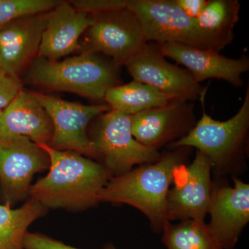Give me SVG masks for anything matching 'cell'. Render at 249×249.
Masks as SVG:
<instances>
[{"label": "cell", "instance_id": "18", "mask_svg": "<svg viewBox=\"0 0 249 249\" xmlns=\"http://www.w3.org/2000/svg\"><path fill=\"white\" fill-rule=\"evenodd\" d=\"M175 99L153 87L136 80L111 88L104 98L111 109L129 116L165 106Z\"/></svg>", "mask_w": 249, "mask_h": 249}, {"label": "cell", "instance_id": "16", "mask_svg": "<svg viewBox=\"0 0 249 249\" xmlns=\"http://www.w3.org/2000/svg\"><path fill=\"white\" fill-rule=\"evenodd\" d=\"M91 23V15L78 11L70 1H60L47 12L37 56L57 61L79 51L80 37Z\"/></svg>", "mask_w": 249, "mask_h": 249}, {"label": "cell", "instance_id": "4", "mask_svg": "<svg viewBox=\"0 0 249 249\" xmlns=\"http://www.w3.org/2000/svg\"><path fill=\"white\" fill-rule=\"evenodd\" d=\"M124 6L139 19L147 42L180 44L219 52L232 40L203 30L175 0H124Z\"/></svg>", "mask_w": 249, "mask_h": 249}, {"label": "cell", "instance_id": "6", "mask_svg": "<svg viewBox=\"0 0 249 249\" xmlns=\"http://www.w3.org/2000/svg\"><path fill=\"white\" fill-rule=\"evenodd\" d=\"M249 127V88L235 115L217 121L204 111L186 136L172 144L178 147H196L209 158L212 168L224 169L242 153Z\"/></svg>", "mask_w": 249, "mask_h": 249}, {"label": "cell", "instance_id": "7", "mask_svg": "<svg viewBox=\"0 0 249 249\" xmlns=\"http://www.w3.org/2000/svg\"><path fill=\"white\" fill-rule=\"evenodd\" d=\"M91 16L92 23L84 33L80 53L104 54L120 67L125 65L147 43L142 24L126 8Z\"/></svg>", "mask_w": 249, "mask_h": 249}, {"label": "cell", "instance_id": "21", "mask_svg": "<svg viewBox=\"0 0 249 249\" xmlns=\"http://www.w3.org/2000/svg\"><path fill=\"white\" fill-rule=\"evenodd\" d=\"M240 3L236 0L208 1L196 20L201 29L221 37L233 38L234 27L239 19Z\"/></svg>", "mask_w": 249, "mask_h": 249}, {"label": "cell", "instance_id": "24", "mask_svg": "<svg viewBox=\"0 0 249 249\" xmlns=\"http://www.w3.org/2000/svg\"><path fill=\"white\" fill-rule=\"evenodd\" d=\"M22 89V82L19 78L0 75V110H4Z\"/></svg>", "mask_w": 249, "mask_h": 249}, {"label": "cell", "instance_id": "8", "mask_svg": "<svg viewBox=\"0 0 249 249\" xmlns=\"http://www.w3.org/2000/svg\"><path fill=\"white\" fill-rule=\"evenodd\" d=\"M49 165L48 154L27 137H0V192L4 204L12 206L24 200L35 174L48 170Z\"/></svg>", "mask_w": 249, "mask_h": 249}, {"label": "cell", "instance_id": "19", "mask_svg": "<svg viewBox=\"0 0 249 249\" xmlns=\"http://www.w3.org/2000/svg\"><path fill=\"white\" fill-rule=\"evenodd\" d=\"M47 211L32 199L16 209L0 204V249H24L23 242L28 228Z\"/></svg>", "mask_w": 249, "mask_h": 249}, {"label": "cell", "instance_id": "5", "mask_svg": "<svg viewBox=\"0 0 249 249\" xmlns=\"http://www.w3.org/2000/svg\"><path fill=\"white\" fill-rule=\"evenodd\" d=\"M96 119L88 136L98 158L112 178L128 173L136 164L154 163L160 158L158 150L134 138L132 116L110 109Z\"/></svg>", "mask_w": 249, "mask_h": 249}, {"label": "cell", "instance_id": "14", "mask_svg": "<svg viewBox=\"0 0 249 249\" xmlns=\"http://www.w3.org/2000/svg\"><path fill=\"white\" fill-rule=\"evenodd\" d=\"M46 18L47 12L39 13L0 26V55L6 74L19 78L37 56Z\"/></svg>", "mask_w": 249, "mask_h": 249}, {"label": "cell", "instance_id": "17", "mask_svg": "<svg viewBox=\"0 0 249 249\" xmlns=\"http://www.w3.org/2000/svg\"><path fill=\"white\" fill-rule=\"evenodd\" d=\"M52 121L33 91L22 89L3 110L1 137L23 136L37 145H49Z\"/></svg>", "mask_w": 249, "mask_h": 249}, {"label": "cell", "instance_id": "13", "mask_svg": "<svg viewBox=\"0 0 249 249\" xmlns=\"http://www.w3.org/2000/svg\"><path fill=\"white\" fill-rule=\"evenodd\" d=\"M208 227L222 249H232L249 221V186L234 178L233 187L213 189Z\"/></svg>", "mask_w": 249, "mask_h": 249}, {"label": "cell", "instance_id": "15", "mask_svg": "<svg viewBox=\"0 0 249 249\" xmlns=\"http://www.w3.org/2000/svg\"><path fill=\"white\" fill-rule=\"evenodd\" d=\"M159 47L163 56L186 67L198 83L206 79L217 78L240 88L243 85L242 74L249 70L247 56L229 58L214 51L176 43H165L159 45Z\"/></svg>", "mask_w": 249, "mask_h": 249}, {"label": "cell", "instance_id": "11", "mask_svg": "<svg viewBox=\"0 0 249 249\" xmlns=\"http://www.w3.org/2000/svg\"><path fill=\"white\" fill-rule=\"evenodd\" d=\"M212 165L206 155L197 151L188 167L181 168L173 189L167 197V219H192L204 222L209 213L212 196Z\"/></svg>", "mask_w": 249, "mask_h": 249}, {"label": "cell", "instance_id": "28", "mask_svg": "<svg viewBox=\"0 0 249 249\" xmlns=\"http://www.w3.org/2000/svg\"><path fill=\"white\" fill-rule=\"evenodd\" d=\"M3 110H0V137L1 136V121H2Z\"/></svg>", "mask_w": 249, "mask_h": 249}, {"label": "cell", "instance_id": "12", "mask_svg": "<svg viewBox=\"0 0 249 249\" xmlns=\"http://www.w3.org/2000/svg\"><path fill=\"white\" fill-rule=\"evenodd\" d=\"M188 102L175 99L132 116L134 138L157 150L174 139L182 138L196 125L193 105Z\"/></svg>", "mask_w": 249, "mask_h": 249}, {"label": "cell", "instance_id": "9", "mask_svg": "<svg viewBox=\"0 0 249 249\" xmlns=\"http://www.w3.org/2000/svg\"><path fill=\"white\" fill-rule=\"evenodd\" d=\"M33 92L53 124V137L49 146L98 158L90 142L88 127L93 119L110 110L109 106L107 104L87 106L45 93Z\"/></svg>", "mask_w": 249, "mask_h": 249}, {"label": "cell", "instance_id": "20", "mask_svg": "<svg viewBox=\"0 0 249 249\" xmlns=\"http://www.w3.org/2000/svg\"><path fill=\"white\" fill-rule=\"evenodd\" d=\"M163 230L168 249H222L204 221L186 219L175 225L167 222Z\"/></svg>", "mask_w": 249, "mask_h": 249}, {"label": "cell", "instance_id": "22", "mask_svg": "<svg viewBox=\"0 0 249 249\" xmlns=\"http://www.w3.org/2000/svg\"><path fill=\"white\" fill-rule=\"evenodd\" d=\"M58 0H0V26L28 15L45 13L60 3Z\"/></svg>", "mask_w": 249, "mask_h": 249}, {"label": "cell", "instance_id": "1", "mask_svg": "<svg viewBox=\"0 0 249 249\" xmlns=\"http://www.w3.org/2000/svg\"><path fill=\"white\" fill-rule=\"evenodd\" d=\"M48 154L49 172L31 185L29 196L47 210L78 211L100 202V194L112 177L104 165L81 154L39 145Z\"/></svg>", "mask_w": 249, "mask_h": 249}, {"label": "cell", "instance_id": "2", "mask_svg": "<svg viewBox=\"0 0 249 249\" xmlns=\"http://www.w3.org/2000/svg\"><path fill=\"white\" fill-rule=\"evenodd\" d=\"M188 150L189 147H178L157 161L111 178L100 194V201L131 205L147 216L154 229L161 230L168 222L169 187Z\"/></svg>", "mask_w": 249, "mask_h": 249}, {"label": "cell", "instance_id": "29", "mask_svg": "<svg viewBox=\"0 0 249 249\" xmlns=\"http://www.w3.org/2000/svg\"><path fill=\"white\" fill-rule=\"evenodd\" d=\"M106 249H116L114 248V247H112V246L109 245V246H107V248H106Z\"/></svg>", "mask_w": 249, "mask_h": 249}, {"label": "cell", "instance_id": "25", "mask_svg": "<svg viewBox=\"0 0 249 249\" xmlns=\"http://www.w3.org/2000/svg\"><path fill=\"white\" fill-rule=\"evenodd\" d=\"M23 246L24 249H80L37 232H27L24 235Z\"/></svg>", "mask_w": 249, "mask_h": 249}, {"label": "cell", "instance_id": "3", "mask_svg": "<svg viewBox=\"0 0 249 249\" xmlns=\"http://www.w3.org/2000/svg\"><path fill=\"white\" fill-rule=\"evenodd\" d=\"M119 67L111 58L93 52H83L61 61L37 56L28 68L27 81L50 91L104 100L108 90L119 85Z\"/></svg>", "mask_w": 249, "mask_h": 249}, {"label": "cell", "instance_id": "23", "mask_svg": "<svg viewBox=\"0 0 249 249\" xmlns=\"http://www.w3.org/2000/svg\"><path fill=\"white\" fill-rule=\"evenodd\" d=\"M70 3L78 11L90 15L124 8V0H74Z\"/></svg>", "mask_w": 249, "mask_h": 249}, {"label": "cell", "instance_id": "27", "mask_svg": "<svg viewBox=\"0 0 249 249\" xmlns=\"http://www.w3.org/2000/svg\"><path fill=\"white\" fill-rule=\"evenodd\" d=\"M6 74L5 73L4 67H3L2 60H1V55H0V75Z\"/></svg>", "mask_w": 249, "mask_h": 249}, {"label": "cell", "instance_id": "10", "mask_svg": "<svg viewBox=\"0 0 249 249\" xmlns=\"http://www.w3.org/2000/svg\"><path fill=\"white\" fill-rule=\"evenodd\" d=\"M125 66L134 80L153 87L176 99L194 101L206 92L188 70L165 60L159 45L147 42Z\"/></svg>", "mask_w": 249, "mask_h": 249}, {"label": "cell", "instance_id": "26", "mask_svg": "<svg viewBox=\"0 0 249 249\" xmlns=\"http://www.w3.org/2000/svg\"><path fill=\"white\" fill-rule=\"evenodd\" d=\"M178 8L187 16L196 19L207 4L206 0H175Z\"/></svg>", "mask_w": 249, "mask_h": 249}]
</instances>
